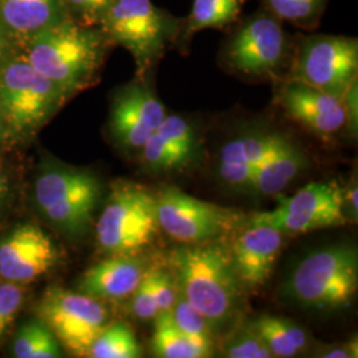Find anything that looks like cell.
Returning <instances> with one entry per match:
<instances>
[{
	"label": "cell",
	"instance_id": "obj_1",
	"mask_svg": "<svg viewBox=\"0 0 358 358\" xmlns=\"http://www.w3.org/2000/svg\"><path fill=\"white\" fill-rule=\"evenodd\" d=\"M112 47L100 27L85 26L71 17L27 41L20 53L73 97L97 83Z\"/></svg>",
	"mask_w": 358,
	"mask_h": 358
},
{
	"label": "cell",
	"instance_id": "obj_2",
	"mask_svg": "<svg viewBox=\"0 0 358 358\" xmlns=\"http://www.w3.org/2000/svg\"><path fill=\"white\" fill-rule=\"evenodd\" d=\"M177 288L208 321L211 331L230 321L239 299V280L230 248L220 241L187 244L171 257Z\"/></svg>",
	"mask_w": 358,
	"mask_h": 358
},
{
	"label": "cell",
	"instance_id": "obj_3",
	"mask_svg": "<svg viewBox=\"0 0 358 358\" xmlns=\"http://www.w3.org/2000/svg\"><path fill=\"white\" fill-rule=\"evenodd\" d=\"M101 195V180L93 171L53 161L40 166L34 182L38 214L72 241L90 232Z\"/></svg>",
	"mask_w": 358,
	"mask_h": 358
},
{
	"label": "cell",
	"instance_id": "obj_4",
	"mask_svg": "<svg viewBox=\"0 0 358 358\" xmlns=\"http://www.w3.org/2000/svg\"><path fill=\"white\" fill-rule=\"evenodd\" d=\"M182 17L153 0H115L99 27L112 45L125 48L136 64V76H149L167 50L178 43Z\"/></svg>",
	"mask_w": 358,
	"mask_h": 358
},
{
	"label": "cell",
	"instance_id": "obj_5",
	"mask_svg": "<svg viewBox=\"0 0 358 358\" xmlns=\"http://www.w3.org/2000/svg\"><path fill=\"white\" fill-rule=\"evenodd\" d=\"M71 97L17 53L0 65V112L8 137L27 140L50 122Z\"/></svg>",
	"mask_w": 358,
	"mask_h": 358
},
{
	"label": "cell",
	"instance_id": "obj_6",
	"mask_svg": "<svg viewBox=\"0 0 358 358\" xmlns=\"http://www.w3.org/2000/svg\"><path fill=\"white\" fill-rule=\"evenodd\" d=\"M294 38L284 22L260 7L239 19L220 48V62L229 71L245 77L280 78L289 68Z\"/></svg>",
	"mask_w": 358,
	"mask_h": 358
},
{
	"label": "cell",
	"instance_id": "obj_7",
	"mask_svg": "<svg viewBox=\"0 0 358 358\" xmlns=\"http://www.w3.org/2000/svg\"><path fill=\"white\" fill-rule=\"evenodd\" d=\"M158 229L157 196L133 182H115L96 223L103 254L136 255L153 242Z\"/></svg>",
	"mask_w": 358,
	"mask_h": 358
},
{
	"label": "cell",
	"instance_id": "obj_8",
	"mask_svg": "<svg viewBox=\"0 0 358 358\" xmlns=\"http://www.w3.org/2000/svg\"><path fill=\"white\" fill-rule=\"evenodd\" d=\"M357 287V250L338 244L306 257L294 269L288 292L300 306L324 310L348 306Z\"/></svg>",
	"mask_w": 358,
	"mask_h": 358
},
{
	"label": "cell",
	"instance_id": "obj_9",
	"mask_svg": "<svg viewBox=\"0 0 358 358\" xmlns=\"http://www.w3.org/2000/svg\"><path fill=\"white\" fill-rule=\"evenodd\" d=\"M357 38L315 34L294 38L287 78L306 83L341 99L357 81Z\"/></svg>",
	"mask_w": 358,
	"mask_h": 358
},
{
	"label": "cell",
	"instance_id": "obj_10",
	"mask_svg": "<svg viewBox=\"0 0 358 358\" xmlns=\"http://www.w3.org/2000/svg\"><path fill=\"white\" fill-rule=\"evenodd\" d=\"M36 313L59 344L76 357H88L93 341L110 324L109 312L99 299L57 285L41 294Z\"/></svg>",
	"mask_w": 358,
	"mask_h": 358
},
{
	"label": "cell",
	"instance_id": "obj_11",
	"mask_svg": "<svg viewBox=\"0 0 358 358\" xmlns=\"http://www.w3.org/2000/svg\"><path fill=\"white\" fill-rule=\"evenodd\" d=\"M239 210L194 198L178 187H167L157 196V219L162 230L185 244L217 242L244 222Z\"/></svg>",
	"mask_w": 358,
	"mask_h": 358
},
{
	"label": "cell",
	"instance_id": "obj_12",
	"mask_svg": "<svg viewBox=\"0 0 358 358\" xmlns=\"http://www.w3.org/2000/svg\"><path fill=\"white\" fill-rule=\"evenodd\" d=\"M250 223L271 226L284 235L344 226V190L334 183H309L294 196L282 198L275 210L255 214Z\"/></svg>",
	"mask_w": 358,
	"mask_h": 358
},
{
	"label": "cell",
	"instance_id": "obj_13",
	"mask_svg": "<svg viewBox=\"0 0 358 358\" xmlns=\"http://www.w3.org/2000/svg\"><path fill=\"white\" fill-rule=\"evenodd\" d=\"M149 76H136L112 94L108 131L124 150H140L167 115Z\"/></svg>",
	"mask_w": 358,
	"mask_h": 358
},
{
	"label": "cell",
	"instance_id": "obj_14",
	"mask_svg": "<svg viewBox=\"0 0 358 358\" xmlns=\"http://www.w3.org/2000/svg\"><path fill=\"white\" fill-rule=\"evenodd\" d=\"M60 250L35 223L17 224L0 236V279L26 285L57 266Z\"/></svg>",
	"mask_w": 358,
	"mask_h": 358
},
{
	"label": "cell",
	"instance_id": "obj_15",
	"mask_svg": "<svg viewBox=\"0 0 358 358\" xmlns=\"http://www.w3.org/2000/svg\"><path fill=\"white\" fill-rule=\"evenodd\" d=\"M273 103L296 124L319 137H332L346 127L341 99L294 78H276Z\"/></svg>",
	"mask_w": 358,
	"mask_h": 358
},
{
	"label": "cell",
	"instance_id": "obj_16",
	"mask_svg": "<svg viewBox=\"0 0 358 358\" xmlns=\"http://www.w3.org/2000/svg\"><path fill=\"white\" fill-rule=\"evenodd\" d=\"M288 138L278 129L255 128L226 142L219 157L220 178L232 187H250L256 167Z\"/></svg>",
	"mask_w": 358,
	"mask_h": 358
},
{
	"label": "cell",
	"instance_id": "obj_17",
	"mask_svg": "<svg viewBox=\"0 0 358 358\" xmlns=\"http://www.w3.org/2000/svg\"><path fill=\"white\" fill-rule=\"evenodd\" d=\"M284 236L271 226L250 223V227L236 238L230 247L231 259L243 285L257 288L268 282Z\"/></svg>",
	"mask_w": 358,
	"mask_h": 358
},
{
	"label": "cell",
	"instance_id": "obj_18",
	"mask_svg": "<svg viewBox=\"0 0 358 358\" xmlns=\"http://www.w3.org/2000/svg\"><path fill=\"white\" fill-rule=\"evenodd\" d=\"M146 269L143 260L134 255L109 256L87 269L77 288L99 300H124L136 291Z\"/></svg>",
	"mask_w": 358,
	"mask_h": 358
},
{
	"label": "cell",
	"instance_id": "obj_19",
	"mask_svg": "<svg viewBox=\"0 0 358 358\" xmlns=\"http://www.w3.org/2000/svg\"><path fill=\"white\" fill-rule=\"evenodd\" d=\"M71 19L65 0H0V23L19 48Z\"/></svg>",
	"mask_w": 358,
	"mask_h": 358
},
{
	"label": "cell",
	"instance_id": "obj_20",
	"mask_svg": "<svg viewBox=\"0 0 358 358\" xmlns=\"http://www.w3.org/2000/svg\"><path fill=\"white\" fill-rule=\"evenodd\" d=\"M308 165L306 154L288 138L256 167L250 189L262 195H276Z\"/></svg>",
	"mask_w": 358,
	"mask_h": 358
},
{
	"label": "cell",
	"instance_id": "obj_21",
	"mask_svg": "<svg viewBox=\"0 0 358 358\" xmlns=\"http://www.w3.org/2000/svg\"><path fill=\"white\" fill-rule=\"evenodd\" d=\"M248 0H194L192 11L182 19L178 45L180 51L203 29H223L235 24Z\"/></svg>",
	"mask_w": 358,
	"mask_h": 358
},
{
	"label": "cell",
	"instance_id": "obj_22",
	"mask_svg": "<svg viewBox=\"0 0 358 358\" xmlns=\"http://www.w3.org/2000/svg\"><path fill=\"white\" fill-rule=\"evenodd\" d=\"M251 327L268 346L273 357H294L308 345L307 333L288 319L264 315L257 317Z\"/></svg>",
	"mask_w": 358,
	"mask_h": 358
},
{
	"label": "cell",
	"instance_id": "obj_23",
	"mask_svg": "<svg viewBox=\"0 0 358 358\" xmlns=\"http://www.w3.org/2000/svg\"><path fill=\"white\" fill-rule=\"evenodd\" d=\"M152 348L154 356L161 358H201L211 353V349L182 332L170 312H159L155 316Z\"/></svg>",
	"mask_w": 358,
	"mask_h": 358
},
{
	"label": "cell",
	"instance_id": "obj_24",
	"mask_svg": "<svg viewBox=\"0 0 358 358\" xmlns=\"http://www.w3.org/2000/svg\"><path fill=\"white\" fill-rule=\"evenodd\" d=\"M16 358L62 357V345L51 329L40 320H29L19 328L13 341Z\"/></svg>",
	"mask_w": 358,
	"mask_h": 358
},
{
	"label": "cell",
	"instance_id": "obj_25",
	"mask_svg": "<svg viewBox=\"0 0 358 358\" xmlns=\"http://www.w3.org/2000/svg\"><path fill=\"white\" fill-rule=\"evenodd\" d=\"M88 357L138 358L142 349L133 329L125 322L109 324L90 346Z\"/></svg>",
	"mask_w": 358,
	"mask_h": 358
},
{
	"label": "cell",
	"instance_id": "obj_26",
	"mask_svg": "<svg viewBox=\"0 0 358 358\" xmlns=\"http://www.w3.org/2000/svg\"><path fill=\"white\" fill-rule=\"evenodd\" d=\"M260 3L284 23L313 29L320 24L329 0H260Z\"/></svg>",
	"mask_w": 358,
	"mask_h": 358
},
{
	"label": "cell",
	"instance_id": "obj_27",
	"mask_svg": "<svg viewBox=\"0 0 358 358\" xmlns=\"http://www.w3.org/2000/svg\"><path fill=\"white\" fill-rule=\"evenodd\" d=\"M155 133L166 142L167 145L174 149L183 158L186 164L192 161L196 146V130L192 122L179 115H167L161 125L157 128Z\"/></svg>",
	"mask_w": 358,
	"mask_h": 358
},
{
	"label": "cell",
	"instance_id": "obj_28",
	"mask_svg": "<svg viewBox=\"0 0 358 358\" xmlns=\"http://www.w3.org/2000/svg\"><path fill=\"white\" fill-rule=\"evenodd\" d=\"M176 325L201 345L211 349V327L205 316L192 307L189 300L178 291L177 300L170 310Z\"/></svg>",
	"mask_w": 358,
	"mask_h": 358
},
{
	"label": "cell",
	"instance_id": "obj_29",
	"mask_svg": "<svg viewBox=\"0 0 358 358\" xmlns=\"http://www.w3.org/2000/svg\"><path fill=\"white\" fill-rule=\"evenodd\" d=\"M142 161L149 170L169 171L187 165L174 149H171L155 131L143 143L141 149Z\"/></svg>",
	"mask_w": 358,
	"mask_h": 358
},
{
	"label": "cell",
	"instance_id": "obj_30",
	"mask_svg": "<svg viewBox=\"0 0 358 358\" xmlns=\"http://www.w3.org/2000/svg\"><path fill=\"white\" fill-rule=\"evenodd\" d=\"M24 303V285L8 282H0V341L8 332Z\"/></svg>",
	"mask_w": 358,
	"mask_h": 358
},
{
	"label": "cell",
	"instance_id": "obj_31",
	"mask_svg": "<svg viewBox=\"0 0 358 358\" xmlns=\"http://www.w3.org/2000/svg\"><path fill=\"white\" fill-rule=\"evenodd\" d=\"M224 355L230 358H271L273 357L268 346L251 328L236 333L226 344Z\"/></svg>",
	"mask_w": 358,
	"mask_h": 358
},
{
	"label": "cell",
	"instance_id": "obj_32",
	"mask_svg": "<svg viewBox=\"0 0 358 358\" xmlns=\"http://www.w3.org/2000/svg\"><path fill=\"white\" fill-rule=\"evenodd\" d=\"M131 297V312L140 320H154L159 313L153 292V280L150 269H146L141 282Z\"/></svg>",
	"mask_w": 358,
	"mask_h": 358
},
{
	"label": "cell",
	"instance_id": "obj_33",
	"mask_svg": "<svg viewBox=\"0 0 358 358\" xmlns=\"http://www.w3.org/2000/svg\"><path fill=\"white\" fill-rule=\"evenodd\" d=\"M69 15L85 26H99L115 0H65Z\"/></svg>",
	"mask_w": 358,
	"mask_h": 358
},
{
	"label": "cell",
	"instance_id": "obj_34",
	"mask_svg": "<svg viewBox=\"0 0 358 358\" xmlns=\"http://www.w3.org/2000/svg\"><path fill=\"white\" fill-rule=\"evenodd\" d=\"M150 272L153 280L154 297L158 310L170 312L178 296L177 284H174L171 275L165 269H150Z\"/></svg>",
	"mask_w": 358,
	"mask_h": 358
},
{
	"label": "cell",
	"instance_id": "obj_35",
	"mask_svg": "<svg viewBox=\"0 0 358 358\" xmlns=\"http://www.w3.org/2000/svg\"><path fill=\"white\" fill-rule=\"evenodd\" d=\"M357 340L343 343L340 345L328 346L319 350L317 357L322 358H357Z\"/></svg>",
	"mask_w": 358,
	"mask_h": 358
},
{
	"label": "cell",
	"instance_id": "obj_36",
	"mask_svg": "<svg viewBox=\"0 0 358 358\" xmlns=\"http://www.w3.org/2000/svg\"><path fill=\"white\" fill-rule=\"evenodd\" d=\"M17 53H20L19 45L0 23V65Z\"/></svg>",
	"mask_w": 358,
	"mask_h": 358
},
{
	"label": "cell",
	"instance_id": "obj_37",
	"mask_svg": "<svg viewBox=\"0 0 358 358\" xmlns=\"http://www.w3.org/2000/svg\"><path fill=\"white\" fill-rule=\"evenodd\" d=\"M10 194V182L6 171L0 167V214L7 203V198Z\"/></svg>",
	"mask_w": 358,
	"mask_h": 358
},
{
	"label": "cell",
	"instance_id": "obj_38",
	"mask_svg": "<svg viewBox=\"0 0 358 358\" xmlns=\"http://www.w3.org/2000/svg\"><path fill=\"white\" fill-rule=\"evenodd\" d=\"M344 203H348L352 214L357 217L358 203H357V187H350L346 192H344Z\"/></svg>",
	"mask_w": 358,
	"mask_h": 358
},
{
	"label": "cell",
	"instance_id": "obj_39",
	"mask_svg": "<svg viewBox=\"0 0 358 358\" xmlns=\"http://www.w3.org/2000/svg\"><path fill=\"white\" fill-rule=\"evenodd\" d=\"M8 137V131H7V127H6V122H4V118L1 115L0 112V145L3 143V141Z\"/></svg>",
	"mask_w": 358,
	"mask_h": 358
}]
</instances>
